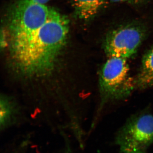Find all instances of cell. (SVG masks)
<instances>
[{
	"label": "cell",
	"mask_w": 153,
	"mask_h": 153,
	"mask_svg": "<svg viewBox=\"0 0 153 153\" xmlns=\"http://www.w3.org/2000/svg\"><path fill=\"white\" fill-rule=\"evenodd\" d=\"M135 82L136 87L140 89H146L153 86V47L143 56Z\"/></svg>",
	"instance_id": "obj_6"
},
{
	"label": "cell",
	"mask_w": 153,
	"mask_h": 153,
	"mask_svg": "<svg viewBox=\"0 0 153 153\" xmlns=\"http://www.w3.org/2000/svg\"><path fill=\"white\" fill-rule=\"evenodd\" d=\"M33 1L38 4L45 5V4L48 2L50 0H33Z\"/></svg>",
	"instance_id": "obj_10"
},
{
	"label": "cell",
	"mask_w": 153,
	"mask_h": 153,
	"mask_svg": "<svg viewBox=\"0 0 153 153\" xmlns=\"http://www.w3.org/2000/svg\"><path fill=\"white\" fill-rule=\"evenodd\" d=\"M146 29L142 24L132 23L121 26L107 34L103 48L108 57L128 59L137 51L144 40Z\"/></svg>",
	"instance_id": "obj_5"
},
{
	"label": "cell",
	"mask_w": 153,
	"mask_h": 153,
	"mask_svg": "<svg viewBox=\"0 0 153 153\" xmlns=\"http://www.w3.org/2000/svg\"><path fill=\"white\" fill-rule=\"evenodd\" d=\"M68 32L67 17L52 8L47 22L31 38L10 50L14 69L24 76L47 75L54 68Z\"/></svg>",
	"instance_id": "obj_1"
},
{
	"label": "cell",
	"mask_w": 153,
	"mask_h": 153,
	"mask_svg": "<svg viewBox=\"0 0 153 153\" xmlns=\"http://www.w3.org/2000/svg\"><path fill=\"white\" fill-rule=\"evenodd\" d=\"M114 3H126L133 5H140L146 4L151 0H109Z\"/></svg>",
	"instance_id": "obj_9"
},
{
	"label": "cell",
	"mask_w": 153,
	"mask_h": 153,
	"mask_svg": "<svg viewBox=\"0 0 153 153\" xmlns=\"http://www.w3.org/2000/svg\"><path fill=\"white\" fill-rule=\"evenodd\" d=\"M99 85L102 104L129 95L136 85L130 74L127 59L109 57L100 70Z\"/></svg>",
	"instance_id": "obj_3"
},
{
	"label": "cell",
	"mask_w": 153,
	"mask_h": 153,
	"mask_svg": "<svg viewBox=\"0 0 153 153\" xmlns=\"http://www.w3.org/2000/svg\"><path fill=\"white\" fill-rule=\"evenodd\" d=\"M10 106L8 102L5 99H1V123L4 124L10 115Z\"/></svg>",
	"instance_id": "obj_8"
},
{
	"label": "cell",
	"mask_w": 153,
	"mask_h": 153,
	"mask_svg": "<svg viewBox=\"0 0 153 153\" xmlns=\"http://www.w3.org/2000/svg\"><path fill=\"white\" fill-rule=\"evenodd\" d=\"M51 8L33 0H18L6 13L3 29L9 50L26 42L47 22Z\"/></svg>",
	"instance_id": "obj_2"
},
{
	"label": "cell",
	"mask_w": 153,
	"mask_h": 153,
	"mask_svg": "<svg viewBox=\"0 0 153 153\" xmlns=\"http://www.w3.org/2000/svg\"><path fill=\"white\" fill-rule=\"evenodd\" d=\"M123 153H146L153 142V116L147 112L133 116L120 128L116 138Z\"/></svg>",
	"instance_id": "obj_4"
},
{
	"label": "cell",
	"mask_w": 153,
	"mask_h": 153,
	"mask_svg": "<svg viewBox=\"0 0 153 153\" xmlns=\"http://www.w3.org/2000/svg\"><path fill=\"white\" fill-rule=\"evenodd\" d=\"M75 14L79 19L89 21L100 10L104 0H71Z\"/></svg>",
	"instance_id": "obj_7"
}]
</instances>
